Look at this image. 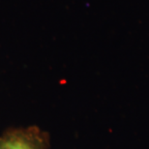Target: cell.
<instances>
[{
  "instance_id": "obj_1",
  "label": "cell",
  "mask_w": 149,
  "mask_h": 149,
  "mask_svg": "<svg viewBox=\"0 0 149 149\" xmlns=\"http://www.w3.org/2000/svg\"><path fill=\"white\" fill-rule=\"evenodd\" d=\"M49 136L37 126L13 129L0 136V149H47Z\"/></svg>"
}]
</instances>
